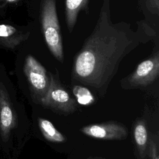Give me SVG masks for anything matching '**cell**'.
<instances>
[{
  "label": "cell",
  "instance_id": "cell-1",
  "mask_svg": "<svg viewBox=\"0 0 159 159\" xmlns=\"http://www.w3.org/2000/svg\"><path fill=\"white\" fill-rule=\"evenodd\" d=\"M111 2L102 1L96 25L76 55L72 70L73 79L98 89L107 86L127 55L148 40L126 22L113 23Z\"/></svg>",
  "mask_w": 159,
  "mask_h": 159
},
{
  "label": "cell",
  "instance_id": "cell-2",
  "mask_svg": "<svg viewBox=\"0 0 159 159\" xmlns=\"http://www.w3.org/2000/svg\"><path fill=\"white\" fill-rule=\"evenodd\" d=\"M40 17L42 30L47 47L53 57L62 63L64 54L56 0H42Z\"/></svg>",
  "mask_w": 159,
  "mask_h": 159
},
{
  "label": "cell",
  "instance_id": "cell-3",
  "mask_svg": "<svg viewBox=\"0 0 159 159\" xmlns=\"http://www.w3.org/2000/svg\"><path fill=\"white\" fill-rule=\"evenodd\" d=\"M49 76L50 86L40 104L44 107L50 108L63 114H70L75 111L77 108L76 100L71 97L62 86L58 71L56 75L50 73Z\"/></svg>",
  "mask_w": 159,
  "mask_h": 159
},
{
  "label": "cell",
  "instance_id": "cell-4",
  "mask_svg": "<svg viewBox=\"0 0 159 159\" xmlns=\"http://www.w3.org/2000/svg\"><path fill=\"white\" fill-rule=\"evenodd\" d=\"M24 72L34 101L40 104L50 86V76L46 69L33 56L29 55L24 61Z\"/></svg>",
  "mask_w": 159,
  "mask_h": 159
},
{
  "label": "cell",
  "instance_id": "cell-5",
  "mask_svg": "<svg viewBox=\"0 0 159 159\" xmlns=\"http://www.w3.org/2000/svg\"><path fill=\"white\" fill-rule=\"evenodd\" d=\"M159 74V52L153 51L147 59L140 63L128 77L129 86L132 88L147 86L158 78Z\"/></svg>",
  "mask_w": 159,
  "mask_h": 159
},
{
  "label": "cell",
  "instance_id": "cell-6",
  "mask_svg": "<svg viewBox=\"0 0 159 159\" xmlns=\"http://www.w3.org/2000/svg\"><path fill=\"white\" fill-rule=\"evenodd\" d=\"M81 131L91 137L106 140H123L127 136L126 127L117 121L88 125L84 126Z\"/></svg>",
  "mask_w": 159,
  "mask_h": 159
},
{
  "label": "cell",
  "instance_id": "cell-7",
  "mask_svg": "<svg viewBox=\"0 0 159 159\" xmlns=\"http://www.w3.org/2000/svg\"><path fill=\"white\" fill-rule=\"evenodd\" d=\"M17 125V117L9 93L4 85L0 83V134L6 142Z\"/></svg>",
  "mask_w": 159,
  "mask_h": 159
},
{
  "label": "cell",
  "instance_id": "cell-8",
  "mask_svg": "<svg viewBox=\"0 0 159 159\" xmlns=\"http://www.w3.org/2000/svg\"><path fill=\"white\" fill-rule=\"evenodd\" d=\"M29 36V32H22L9 24H0V43L7 48H15Z\"/></svg>",
  "mask_w": 159,
  "mask_h": 159
},
{
  "label": "cell",
  "instance_id": "cell-9",
  "mask_svg": "<svg viewBox=\"0 0 159 159\" xmlns=\"http://www.w3.org/2000/svg\"><path fill=\"white\" fill-rule=\"evenodd\" d=\"M89 0H65V20L68 29L71 32L81 11H86Z\"/></svg>",
  "mask_w": 159,
  "mask_h": 159
},
{
  "label": "cell",
  "instance_id": "cell-10",
  "mask_svg": "<svg viewBox=\"0 0 159 159\" xmlns=\"http://www.w3.org/2000/svg\"><path fill=\"white\" fill-rule=\"evenodd\" d=\"M134 135L139 155L142 159H143L147 155L148 143L147 129L144 120H139L136 122L134 129Z\"/></svg>",
  "mask_w": 159,
  "mask_h": 159
},
{
  "label": "cell",
  "instance_id": "cell-11",
  "mask_svg": "<svg viewBox=\"0 0 159 159\" xmlns=\"http://www.w3.org/2000/svg\"><path fill=\"white\" fill-rule=\"evenodd\" d=\"M39 126L43 137L51 142L61 143L66 141L64 136L48 120L39 118Z\"/></svg>",
  "mask_w": 159,
  "mask_h": 159
},
{
  "label": "cell",
  "instance_id": "cell-12",
  "mask_svg": "<svg viewBox=\"0 0 159 159\" xmlns=\"http://www.w3.org/2000/svg\"><path fill=\"white\" fill-rule=\"evenodd\" d=\"M73 92L78 102L80 104L87 106L94 101V97L91 91L85 87L76 85L73 88Z\"/></svg>",
  "mask_w": 159,
  "mask_h": 159
},
{
  "label": "cell",
  "instance_id": "cell-13",
  "mask_svg": "<svg viewBox=\"0 0 159 159\" xmlns=\"http://www.w3.org/2000/svg\"><path fill=\"white\" fill-rule=\"evenodd\" d=\"M147 4L150 10L153 12L158 14L159 7V0H147Z\"/></svg>",
  "mask_w": 159,
  "mask_h": 159
},
{
  "label": "cell",
  "instance_id": "cell-14",
  "mask_svg": "<svg viewBox=\"0 0 159 159\" xmlns=\"http://www.w3.org/2000/svg\"><path fill=\"white\" fill-rule=\"evenodd\" d=\"M18 1L19 0H0V7H2L5 6L7 4L16 2Z\"/></svg>",
  "mask_w": 159,
  "mask_h": 159
},
{
  "label": "cell",
  "instance_id": "cell-15",
  "mask_svg": "<svg viewBox=\"0 0 159 159\" xmlns=\"http://www.w3.org/2000/svg\"><path fill=\"white\" fill-rule=\"evenodd\" d=\"M88 159H104L102 158H99V157H96V158H88Z\"/></svg>",
  "mask_w": 159,
  "mask_h": 159
}]
</instances>
